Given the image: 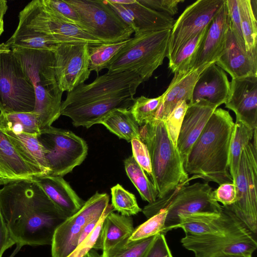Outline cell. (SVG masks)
<instances>
[{
  "instance_id": "cell-48",
  "label": "cell",
  "mask_w": 257,
  "mask_h": 257,
  "mask_svg": "<svg viewBox=\"0 0 257 257\" xmlns=\"http://www.w3.org/2000/svg\"><path fill=\"white\" fill-rule=\"evenodd\" d=\"M16 242L11 236L0 210V257Z\"/></svg>"
},
{
  "instance_id": "cell-42",
  "label": "cell",
  "mask_w": 257,
  "mask_h": 257,
  "mask_svg": "<svg viewBox=\"0 0 257 257\" xmlns=\"http://www.w3.org/2000/svg\"><path fill=\"white\" fill-rule=\"evenodd\" d=\"M44 1L65 21L85 31L75 10L64 0H44Z\"/></svg>"
},
{
  "instance_id": "cell-43",
  "label": "cell",
  "mask_w": 257,
  "mask_h": 257,
  "mask_svg": "<svg viewBox=\"0 0 257 257\" xmlns=\"http://www.w3.org/2000/svg\"><path fill=\"white\" fill-rule=\"evenodd\" d=\"M131 143L134 158L144 171L151 178V161L147 147L140 138L134 139Z\"/></svg>"
},
{
  "instance_id": "cell-52",
  "label": "cell",
  "mask_w": 257,
  "mask_h": 257,
  "mask_svg": "<svg viewBox=\"0 0 257 257\" xmlns=\"http://www.w3.org/2000/svg\"><path fill=\"white\" fill-rule=\"evenodd\" d=\"M250 4L252 13L254 16L256 18L257 12V1L256 0H250Z\"/></svg>"
},
{
  "instance_id": "cell-50",
  "label": "cell",
  "mask_w": 257,
  "mask_h": 257,
  "mask_svg": "<svg viewBox=\"0 0 257 257\" xmlns=\"http://www.w3.org/2000/svg\"><path fill=\"white\" fill-rule=\"evenodd\" d=\"M8 9L7 1L0 0V21L4 20V17Z\"/></svg>"
},
{
  "instance_id": "cell-30",
  "label": "cell",
  "mask_w": 257,
  "mask_h": 257,
  "mask_svg": "<svg viewBox=\"0 0 257 257\" xmlns=\"http://www.w3.org/2000/svg\"><path fill=\"white\" fill-rule=\"evenodd\" d=\"M0 128L4 132L38 136L40 133L38 115L29 112H0Z\"/></svg>"
},
{
  "instance_id": "cell-46",
  "label": "cell",
  "mask_w": 257,
  "mask_h": 257,
  "mask_svg": "<svg viewBox=\"0 0 257 257\" xmlns=\"http://www.w3.org/2000/svg\"><path fill=\"white\" fill-rule=\"evenodd\" d=\"M212 197L214 200L220 202L223 206H229L236 200V189L233 183H226L219 185V187L212 191Z\"/></svg>"
},
{
  "instance_id": "cell-15",
  "label": "cell",
  "mask_w": 257,
  "mask_h": 257,
  "mask_svg": "<svg viewBox=\"0 0 257 257\" xmlns=\"http://www.w3.org/2000/svg\"><path fill=\"white\" fill-rule=\"evenodd\" d=\"M89 46L85 42L64 43L52 51L56 80L63 93L72 91L89 78Z\"/></svg>"
},
{
  "instance_id": "cell-11",
  "label": "cell",
  "mask_w": 257,
  "mask_h": 257,
  "mask_svg": "<svg viewBox=\"0 0 257 257\" xmlns=\"http://www.w3.org/2000/svg\"><path fill=\"white\" fill-rule=\"evenodd\" d=\"M37 137L46 150L49 175L63 177L87 156L86 142L71 131L51 126L41 130Z\"/></svg>"
},
{
  "instance_id": "cell-16",
  "label": "cell",
  "mask_w": 257,
  "mask_h": 257,
  "mask_svg": "<svg viewBox=\"0 0 257 257\" xmlns=\"http://www.w3.org/2000/svg\"><path fill=\"white\" fill-rule=\"evenodd\" d=\"M225 0H198L188 6L171 31L167 57L173 59L179 49L202 31L217 14Z\"/></svg>"
},
{
  "instance_id": "cell-27",
  "label": "cell",
  "mask_w": 257,
  "mask_h": 257,
  "mask_svg": "<svg viewBox=\"0 0 257 257\" xmlns=\"http://www.w3.org/2000/svg\"><path fill=\"white\" fill-rule=\"evenodd\" d=\"M24 160L40 175L50 173L46 158V150L37 136L5 132Z\"/></svg>"
},
{
  "instance_id": "cell-40",
  "label": "cell",
  "mask_w": 257,
  "mask_h": 257,
  "mask_svg": "<svg viewBox=\"0 0 257 257\" xmlns=\"http://www.w3.org/2000/svg\"><path fill=\"white\" fill-rule=\"evenodd\" d=\"M188 106V103L185 101L179 102L165 120L170 139L176 148L178 137Z\"/></svg>"
},
{
  "instance_id": "cell-35",
  "label": "cell",
  "mask_w": 257,
  "mask_h": 257,
  "mask_svg": "<svg viewBox=\"0 0 257 257\" xmlns=\"http://www.w3.org/2000/svg\"><path fill=\"white\" fill-rule=\"evenodd\" d=\"M157 235L138 240H130L127 238L109 250L102 252L101 256V257H146Z\"/></svg>"
},
{
  "instance_id": "cell-7",
  "label": "cell",
  "mask_w": 257,
  "mask_h": 257,
  "mask_svg": "<svg viewBox=\"0 0 257 257\" xmlns=\"http://www.w3.org/2000/svg\"><path fill=\"white\" fill-rule=\"evenodd\" d=\"M171 30L141 33L131 38L126 46L111 61L108 72L135 71L147 81L167 57Z\"/></svg>"
},
{
  "instance_id": "cell-45",
  "label": "cell",
  "mask_w": 257,
  "mask_h": 257,
  "mask_svg": "<svg viewBox=\"0 0 257 257\" xmlns=\"http://www.w3.org/2000/svg\"><path fill=\"white\" fill-rule=\"evenodd\" d=\"M145 6L160 13L172 17L178 11L179 3L184 0H138Z\"/></svg>"
},
{
  "instance_id": "cell-4",
  "label": "cell",
  "mask_w": 257,
  "mask_h": 257,
  "mask_svg": "<svg viewBox=\"0 0 257 257\" xmlns=\"http://www.w3.org/2000/svg\"><path fill=\"white\" fill-rule=\"evenodd\" d=\"M34 89L40 131L52 126L61 115L62 96L54 71L53 53L20 47L11 48Z\"/></svg>"
},
{
  "instance_id": "cell-41",
  "label": "cell",
  "mask_w": 257,
  "mask_h": 257,
  "mask_svg": "<svg viewBox=\"0 0 257 257\" xmlns=\"http://www.w3.org/2000/svg\"><path fill=\"white\" fill-rule=\"evenodd\" d=\"M114 210L112 205L109 204L105 212L93 231L67 257H84L93 246L99 234L103 222L106 216Z\"/></svg>"
},
{
  "instance_id": "cell-23",
  "label": "cell",
  "mask_w": 257,
  "mask_h": 257,
  "mask_svg": "<svg viewBox=\"0 0 257 257\" xmlns=\"http://www.w3.org/2000/svg\"><path fill=\"white\" fill-rule=\"evenodd\" d=\"M40 176L21 156L0 128V185Z\"/></svg>"
},
{
  "instance_id": "cell-13",
  "label": "cell",
  "mask_w": 257,
  "mask_h": 257,
  "mask_svg": "<svg viewBox=\"0 0 257 257\" xmlns=\"http://www.w3.org/2000/svg\"><path fill=\"white\" fill-rule=\"evenodd\" d=\"M109 202L107 194L96 192L77 212L63 222L53 235L51 245L52 257H67L77 246L79 236L84 226L102 216Z\"/></svg>"
},
{
  "instance_id": "cell-38",
  "label": "cell",
  "mask_w": 257,
  "mask_h": 257,
  "mask_svg": "<svg viewBox=\"0 0 257 257\" xmlns=\"http://www.w3.org/2000/svg\"><path fill=\"white\" fill-rule=\"evenodd\" d=\"M111 205L120 214L131 216L142 211L135 196L117 184L111 188Z\"/></svg>"
},
{
  "instance_id": "cell-20",
  "label": "cell",
  "mask_w": 257,
  "mask_h": 257,
  "mask_svg": "<svg viewBox=\"0 0 257 257\" xmlns=\"http://www.w3.org/2000/svg\"><path fill=\"white\" fill-rule=\"evenodd\" d=\"M225 106L233 111L236 120L252 129L257 127V76L232 78Z\"/></svg>"
},
{
  "instance_id": "cell-10",
  "label": "cell",
  "mask_w": 257,
  "mask_h": 257,
  "mask_svg": "<svg viewBox=\"0 0 257 257\" xmlns=\"http://www.w3.org/2000/svg\"><path fill=\"white\" fill-rule=\"evenodd\" d=\"M64 1L75 10L85 31L103 44L126 40L134 33L105 1Z\"/></svg>"
},
{
  "instance_id": "cell-51",
  "label": "cell",
  "mask_w": 257,
  "mask_h": 257,
  "mask_svg": "<svg viewBox=\"0 0 257 257\" xmlns=\"http://www.w3.org/2000/svg\"><path fill=\"white\" fill-rule=\"evenodd\" d=\"M217 257H252L251 254H224Z\"/></svg>"
},
{
  "instance_id": "cell-1",
  "label": "cell",
  "mask_w": 257,
  "mask_h": 257,
  "mask_svg": "<svg viewBox=\"0 0 257 257\" xmlns=\"http://www.w3.org/2000/svg\"><path fill=\"white\" fill-rule=\"evenodd\" d=\"M0 210L20 247L51 245L56 229L68 217L33 180L15 181L1 188Z\"/></svg>"
},
{
  "instance_id": "cell-25",
  "label": "cell",
  "mask_w": 257,
  "mask_h": 257,
  "mask_svg": "<svg viewBox=\"0 0 257 257\" xmlns=\"http://www.w3.org/2000/svg\"><path fill=\"white\" fill-rule=\"evenodd\" d=\"M33 180L68 217L77 212L85 203L63 177L42 175L36 176Z\"/></svg>"
},
{
  "instance_id": "cell-33",
  "label": "cell",
  "mask_w": 257,
  "mask_h": 257,
  "mask_svg": "<svg viewBox=\"0 0 257 257\" xmlns=\"http://www.w3.org/2000/svg\"><path fill=\"white\" fill-rule=\"evenodd\" d=\"M131 38L111 44H102L89 46V68L90 71L98 74L106 68L111 61L127 44Z\"/></svg>"
},
{
  "instance_id": "cell-8",
  "label": "cell",
  "mask_w": 257,
  "mask_h": 257,
  "mask_svg": "<svg viewBox=\"0 0 257 257\" xmlns=\"http://www.w3.org/2000/svg\"><path fill=\"white\" fill-rule=\"evenodd\" d=\"M34 87L12 50L0 44V111L29 112L34 110Z\"/></svg>"
},
{
  "instance_id": "cell-49",
  "label": "cell",
  "mask_w": 257,
  "mask_h": 257,
  "mask_svg": "<svg viewBox=\"0 0 257 257\" xmlns=\"http://www.w3.org/2000/svg\"><path fill=\"white\" fill-rule=\"evenodd\" d=\"M103 214L100 217H97V218L93 219L92 221H91L90 222H89L88 223H87L84 226V227L81 231V232L79 236L77 245H79L80 243H81L93 231V230H94V229L95 228V227L96 226L98 223L100 221Z\"/></svg>"
},
{
  "instance_id": "cell-14",
  "label": "cell",
  "mask_w": 257,
  "mask_h": 257,
  "mask_svg": "<svg viewBox=\"0 0 257 257\" xmlns=\"http://www.w3.org/2000/svg\"><path fill=\"white\" fill-rule=\"evenodd\" d=\"M256 235L249 229L224 234L185 233L182 245L195 257H217L224 254H251L257 248Z\"/></svg>"
},
{
  "instance_id": "cell-12",
  "label": "cell",
  "mask_w": 257,
  "mask_h": 257,
  "mask_svg": "<svg viewBox=\"0 0 257 257\" xmlns=\"http://www.w3.org/2000/svg\"><path fill=\"white\" fill-rule=\"evenodd\" d=\"M233 183L236 200L230 210L255 235L257 232V147L251 141L243 149Z\"/></svg>"
},
{
  "instance_id": "cell-24",
  "label": "cell",
  "mask_w": 257,
  "mask_h": 257,
  "mask_svg": "<svg viewBox=\"0 0 257 257\" xmlns=\"http://www.w3.org/2000/svg\"><path fill=\"white\" fill-rule=\"evenodd\" d=\"M184 115L177 140V148L184 164L195 141L202 133L216 107L197 103L189 104Z\"/></svg>"
},
{
  "instance_id": "cell-9",
  "label": "cell",
  "mask_w": 257,
  "mask_h": 257,
  "mask_svg": "<svg viewBox=\"0 0 257 257\" xmlns=\"http://www.w3.org/2000/svg\"><path fill=\"white\" fill-rule=\"evenodd\" d=\"M19 22L59 43L85 42L89 46L103 44L79 27L65 21L44 0H34L19 13Z\"/></svg>"
},
{
  "instance_id": "cell-47",
  "label": "cell",
  "mask_w": 257,
  "mask_h": 257,
  "mask_svg": "<svg viewBox=\"0 0 257 257\" xmlns=\"http://www.w3.org/2000/svg\"><path fill=\"white\" fill-rule=\"evenodd\" d=\"M146 257H173L165 234L159 233L157 235Z\"/></svg>"
},
{
  "instance_id": "cell-29",
  "label": "cell",
  "mask_w": 257,
  "mask_h": 257,
  "mask_svg": "<svg viewBox=\"0 0 257 257\" xmlns=\"http://www.w3.org/2000/svg\"><path fill=\"white\" fill-rule=\"evenodd\" d=\"M10 48L20 47L53 51L60 44L49 36L40 34L19 22L12 36L5 43Z\"/></svg>"
},
{
  "instance_id": "cell-21",
  "label": "cell",
  "mask_w": 257,
  "mask_h": 257,
  "mask_svg": "<svg viewBox=\"0 0 257 257\" xmlns=\"http://www.w3.org/2000/svg\"><path fill=\"white\" fill-rule=\"evenodd\" d=\"M230 82L226 73L215 63L200 75L188 104H205L217 108L225 103L228 96Z\"/></svg>"
},
{
  "instance_id": "cell-39",
  "label": "cell",
  "mask_w": 257,
  "mask_h": 257,
  "mask_svg": "<svg viewBox=\"0 0 257 257\" xmlns=\"http://www.w3.org/2000/svg\"><path fill=\"white\" fill-rule=\"evenodd\" d=\"M168 211L162 209L148 219L135 230L128 238L130 240H138L163 233Z\"/></svg>"
},
{
  "instance_id": "cell-36",
  "label": "cell",
  "mask_w": 257,
  "mask_h": 257,
  "mask_svg": "<svg viewBox=\"0 0 257 257\" xmlns=\"http://www.w3.org/2000/svg\"><path fill=\"white\" fill-rule=\"evenodd\" d=\"M208 25L199 34L187 41L169 61V67L174 74L189 71V65L206 33Z\"/></svg>"
},
{
  "instance_id": "cell-19",
  "label": "cell",
  "mask_w": 257,
  "mask_h": 257,
  "mask_svg": "<svg viewBox=\"0 0 257 257\" xmlns=\"http://www.w3.org/2000/svg\"><path fill=\"white\" fill-rule=\"evenodd\" d=\"M229 26V16L225 0L208 24L203 39L189 65V71L217 61L225 47Z\"/></svg>"
},
{
  "instance_id": "cell-32",
  "label": "cell",
  "mask_w": 257,
  "mask_h": 257,
  "mask_svg": "<svg viewBox=\"0 0 257 257\" xmlns=\"http://www.w3.org/2000/svg\"><path fill=\"white\" fill-rule=\"evenodd\" d=\"M124 165L127 176L138 190L142 199L149 203L154 202L158 197V192L133 156L126 158L124 161Z\"/></svg>"
},
{
  "instance_id": "cell-17",
  "label": "cell",
  "mask_w": 257,
  "mask_h": 257,
  "mask_svg": "<svg viewBox=\"0 0 257 257\" xmlns=\"http://www.w3.org/2000/svg\"><path fill=\"white\" fill-rule=\"evenodd\" d=\"M219 213L200 212L178 216L176 228L192 235L224 234L248 229L227 207L221 205Z\"/></svg>"
},
{
  "instance_id": "cell-5",
  "label": "cell",
  "mask_w": 257,
  "mask_h": 257,
  "mask_svg": "<svg viewBox=\"0 0 257 257\" xmlns=\"http://www.w3.org/2000/svg\"><path fill=\"white\" fill-rule=\"evenodd\" d=\"M140 138L149 152L152 182L161 198L189 178L179 152L170 139L165 120L156 118L140 127Z\"/></svg>"
},
{
  "instance_id": "cell-3",
  "label": "cell",
  "mask_w": 257,
  "mask_h": 257,
  "mask_svg": "<svg viewBox=\"0 0 257 257\" xmlns=\"http://www.w3.org/2000/svg\"><path fill=\"white\" fill-rule=\"evenodd\" d=\"M234 127L229 112L217 108L188 155L184 164L185 172L218 185L233 183L228 157Z\"/></svg>"
},
{
  "instance_id": "cell-26",
  "label": "cell",
  "mask_w": 257,
  "mask_h": 257,
  "mask_svg": "<svg viewBox=\"0 0 257 257\" xmlns=\"http://www.w3.org/2000/svg\"><path fill=\"white\" fill-rule=\"evenodd\" d=\"M134 230L131 216L112 211L105 217L93 249L106 251L128 238Z\"/></svg>"
},
{
  "instance_id": "cell-31",
  "label": "cell",
  "mask_w": 257,
  "mask_h": 257,
  "mask_svg": "<svg viewBox=\"0 0 257 257\" xmlns=\"http://www.w3.org/2000/svg\"><path fill=\"white\" fill-rule=\"evenodd\" d=\"M255 129L250 128L239 121L236 120L234 122L228 157V169L233 183L238 172L241 152L252 140Z\"/></svg>"
},
{
  "instance_id": "cell-53",
  "label": "cell",
  "mask_w": 257,
  "mask_h": 257,
  "mask_svg": "<svg viewBox=\"0 0 257 257\" xmlns=\"http://www.w3.org/2000/svg\"><path fill=\"white\" fill-rule=\"evenodd\" d=\"M4 31V20L0 21V36Z\"/></svg>"
},
{
  "instance_id": "cell-2",
  "label": "cell",
  "mask_w": 257,
  "mask_h": 257,
  "mask_svg": "<svg viewBox=\"0 0 257 257\" xmlns=\"http://www.w3.org/2000/svg\"><path fill=\"white\" fill-rule=\"evenodd\" d=\"M143 82L135 71L108 72L97 76L67 92L62 102L61 115L72 120L74 126L88 128L116 108L130 109L139 85Z\"/></svg>"
},
{
  "instance_id": "cell-6",
  "label": "cell",
  "mask_w": 257,
  "mask_h": 257,
  "mask_svg": "<svg viewBox=\"0 0 257 257\" xmlns=\"http://www.w3.org/2000/svg\"><path fill=\"white\" fill-rule=\"evenodd\" d=\"M200 178L193 175L161 198H157L148 203L142 209L148 219L162 209L168 211L165 229L163 233L176 229L178 224V216L200 212L219 213L221 205L212 197V188L208 183L196 182L189 185L192 179Z\"/></svg>"
},
{
  "instance_id": "cell-37",
  "label": "cell",
  "mask_w": 257,
  "mask_h": 257,
  "mask_svg": "<svg viewBox=\"0 0 257 257\" xmlns=\"http://www.w3.org/2000/svg\"><path fill=\"white\" fill-rule=\"evenodd\" d=\"M163 102V94L155 98L141 96L134 98L130 110L140 127L157 118Z\"/></svg>"
},
{
  "instance_id": "cell-44",
  "label": "cell",
  "mask_w": 257,
  "mask_h": 257,
  "mask_svg": "<svg viewBox=\"0 0 257 257\" xmlns=\"http://www.w3.org/2000/svg\"><path fill=\"white\" fill-rule=\"evenodd\" d=\"M225 2L229 16L230 27L232 32L240 46L246 50L241 27L238 0H225Z\"/></svg>"
},
{
  "instance_id": "cell-18",
  "label": "cell",
  "mask_w": 257,
  "mask_h": 257,
  "mask_svg": "<svg viewBox=\"0 0 257 257\" xmlns=\"http://www.w3.org/2000/svg\"><path fill=\"white\" fill-rule=\"evenodd\" d=\"M107 4L133 30L141 33L172 30L173 17L153 10L137 0H105Z\"/></svg>"
},
{
  "instance_id": "cell-34",
  "label": "cell",
  "mask_w": 257,
  "mask_h": 257,
  "mask_svg": "<svg viewBox=\"0 0 257 257\" xmlns=\"http://www.w3.org/2000/svg\"><path fill=\"white\" fill-rule=\"evenodd\" d=\"M241 30L246 50L257 55V20L253 15L250 0H238Z\"/></svg>"
},
{
  "instance_id": "cell-22",
  "label": "cell",
  "mask_w": 257,
  "mask_h": 257,
  "mask_svg": "<svg viewBox=\"0 0 257 257\" xmlns=\"http://www.w3.org/2000/svg\"><path fill=\"white\" fill-rule=\"evenodd\" d=\"M215 63L232 78L257 76V55L250 54L240 46L232 32L230 23L225 47Z\"/></svg>"
},
{
  "instance_id": "cell-28",
  "label": "cell",
  "mask_w": 257,
  "mask_h": 257,
  "mask_svg": "<svg viewBox=\"0 0 257 257\" xmlns=\"http://www.w3.org/2000/svg\"><path fill=\"white\" fill-rule=\"evenodd\" d=\"M98 123L103 124L110 132L127 142L135 138H140V126L130 109H114Z\"/></svg>"
}]
</instances>
